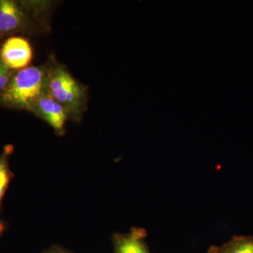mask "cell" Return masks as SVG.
Wrapping results in <instances>:
<instances>
[{
    "instance_id": "obj_1",
    "label": "cell",
    "mask_w": 253,
    "mask_h": 253,
    "mask_svg": "<svg viewBox=\"0 0 253 253\" xmlns=\"http://www.w3.org/2000/svg\"><path fill=\"white\" fill-rule=\"evenodd\" d=\"M49 65L28 66L13 75L0 96L2 104L31 112L37 101L46 94Z\"/></svg>"
},
{
    "instance_id": "obj_2",
    "label": "cell",
    "mask_w": 253,
    "mask_h": 253,
    "mask_svg": "<svg viewBox=\"0 0 253 253\" xmlns=\"http://www.w3.org/2000/svg\"><path fill=\"white\" fill-rule=\"evenodd\" d=\"M46 94L68 111L70 119L81 122L87 106L86 88L61 65H49Z\"/></svg>"
},
{
    "instance_id": "obj_3",
    "label": "cell",
    "mask_w": 253,
    "mask_h": 253,
    "mask_svg": "<svg viewBox=\"0 0 253 253\" xmlns=\"http://www.w3.org/2000/svg\"><path fill=\"white\" fill-rule=\"evenodd\" d=\"M46 3H31L29 7L14 0H0V34L18 31H44Z\"/></svg>"
},
{
    "instance_id": "obj_4",
    "label": "cell",
    "mask_w": 253,
    "mask_h": 253,
    "mask_svg": "<svg viewBox=\"0 0 253 253\" xmlns=\"http://www.w3.org/2000/svg\"><path fill=\"white\" fill-rule=\"evenodd\" d=\"M33 57L31 43L23 37L8 38L0 49V60L11 70H21L28 67Z\"/></svg>"
},
{
    "instance_id": "obj_5",
    "label": "cell",
    "mask_w": 253,
    "mask_h": 253,
    "mask_svg": "<svg viewBox=\"0 0 253 253\" xmlns=\"http://www.w3.org/2000/svg\"><path fill=\"white\" fill-rule=\"evenodd\" d=\"M31 113L41 118L58 135L62 136L66 131V124L70 116L68 111L47 94L41 96L32 108Z\"/></svg>"
},
{
    "instance_id": "obj_6",
    "label": "cell",
    "mask_w": 253,
    "mask_h": 253,
    "mask_svg": "<svg viewBox=\"0 0 253 253\" xmlns=\"http://www.w3.org/2000/svg\"><path fill=\"white\" fill-rule=\"evenodd\" d=\"M147 231L144 228L133 227L125 234L113 233L112 241L114 253H152L146 239Z\"/></svg>"
},
{
    "instance_id": "obj_7",
    "label": "cell",
    "mask_w": 253,
    "mask_h": 253,
    "mask_svg": "<svg viewBox=\"0 0 253 253\" xmlns=\"http://www.w3.org/2000/svg\"><path fill=\"white\" fill-rule=\"evenodd\" d=\"M214 253H253V236H234L221 246H215Z\"/></svg>"
},
{
    "instance_id": "obj_8",
    "label": "cell",
    "mask_w": 253,
    "mask_h": 253,
    "mask_svg": "<svg viewBox=\"0 0 253 253\" xmlns=\"http://www.w3.org/2000/svg\"><path fill=\"white\" fill-rule=\"evenodd\" d=\"M12 151V146H7L4 148L2 154L0 155V207L12 178V173L9 164V157Z\"/></svg>"
},
{
    "instance_id": "obj_9",
    "label": "cell",
    "mask_w": 253,
    "mask_h": 253,
    "mask_svg": "<svg viewBox=\"0 0 253 253\" xmlns=\"http://www.w3.org/2000/svg\"><path fill=\"white\" fill-rule=\"evenodd\" d=\"M12 76L11 69L6 67L0 60V96L6 89Z\"/></svg>"
},
{
    "instance_id": "obj_10",
    "label": "cell",
    "mask_w": 253,
    "mask_h": 253,
    "mask_svg": "<svg viewBox=\"0 0 253 253\" xmlns=\"http://www.w3.org/2000/svg\"><path fill=\"white\" fill-rule=\"evenodd\" d=\"M43 253H73L59 246H51Z\"/></svg>"
},
{
    "instance_id": "obj_11",
    "label": "cell",
    "mask_w": 253,
    "mask_h": 253,
    "mask_svg": "<svg viewBox=\"0 0 253 253\" xmlns=\"http://www.w3.org/2000/svg\"><path fill=\"white\" fill-rule=\"evenodd\" d=\"M214 251H215V246H212L208 250L207 253H214Z\"/></svg>"
},
{
    "instance_id": "obj_12",
    "label": "cell",
    "mask_w": 253,
    "mask_h": 253,
    "mask_svg": "<svg viewBox=\"0 0 253 253\" xmlns=\"http://www.w3.org/2000/svg\"><path fill=\"white\" fill-rule=\"evenodd\" d=\"M4 224H3V223L1 222V221H0V234H1V233L3 232V231H4Z\"/></svg>"
}]
</instances>
